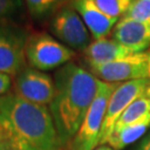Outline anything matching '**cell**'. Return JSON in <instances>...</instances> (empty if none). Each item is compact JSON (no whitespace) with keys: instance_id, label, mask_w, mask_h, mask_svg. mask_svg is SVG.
I'll use <instances>...</instances> for the list:
<instances>
[{"instance_id":"1","label":"cell","mask_w":150,"mask_h":150,"mask_svg":"<svg viewBox=\"0 0 150 150\" xmlns=\"http://www.w3.org/2000/svg\"><path fill=\"white\" fill-rule=\"evenodd\" d=\"M0 129L10 150H60L59 137L47 106L15 92L0 97Z\"/></svg>"},{"instance_id":"2","label":"cell","mask_w":150,"mask_h":150,"mask_svg":"<svg viewBox=\"0 0 150 150\" xmlns=\"http://www.w3.org/2000/svg\"><path fill=\"white\" fill-rule=\"evenodd\" d=\"M54 93L49 110L62 147L68 146L86 117L98 91L99 79L75 62L64 64L54 77Z\"/></svg>"},{"instance_id":"3","label":"cell","mask_w":150,"mask_h":150,"mask_svg":"<svg viewBox=\"0 0 150 150\" xmlns=\"http://www.w3.org/2000/svg\"><path fill=\"white\" fill-rule=\"evenodd\" d=\"M76 51L47 32H35L28 39L26 58L30 67L40 71L61 68L71 62Z\"/></svg>"},{"instance_id":"4","label":"cell","mask_w":150,"mask_h":150,"mask_svg":"<svg viewBox=\"0 0 150 150\" xmlns=\"http://www.w3.org/2000/svg\"><path fill=\"white\" fill-rule=\"evenodd\" d=\"M117 86L118 83L99 80L96 97L87 111L80 128L69 144L70 150H93L98 147L108 102Z\"/></svg>"},{"instance_id":"5","label":"cell","mask_w":150,"mask_h":150,"mask_svg":"<svg viewBox=\"0 0 150 150\" xmlns=\"http://www.w3.org/2000/svg\"><path fill=\"white\" fill-rule=\"evenodd\" d=\"M30 33L17 22L0 23V72L17 76L26 67V47Z\"/></svg>"},{"instance_id":"6","label":"cell","mask_w":150,"mask_h":150,"mask_svg":"<svg viewBox=\"0 0 150 150\" xmlns=\"http://www.w3.org/2000/svg\"><path fill=\"white\" fill-rule=\"evenodd\" d=\"M49 30L56 39L75 51H85L92 42L90 32L72 2L62 6L52 15Z\"/></svg>"},{"instance_id":"7","label":"cell","mask_w":150,"mask_h":150,"mask_svg":"<svg viewBox=\"0 0 150 150\" xmlns=\"http://www.w3.org/2000/svg\"><path fill=\"white\" fill-rule=\"evenodd\" d=\"M89 71L97 79L110 83L150 79V51L102 64H90Z\"/></svg>"},{"instance_id":"8","label":"cell","mask_w":150,"mask_h":150,"mask_svg":"<svg viewBox=\"0 0 150 150\" xmlns=\"http://www.w3.org/2000/svg\"><path fill=\"white\" fill-rule=\"evenodd\" d=\"M149 86L150 79H138L118 83L108 102L98 146L107 145L120 116L137 98L145 93Z\"/></svg>"},{"instance_id":"9","label":"cell","mask_w":150,"mask_h":150,"mask_svg":"<svg viewBox=\"0 0 150 150\" xmlns=\"http://www.w3.org/2000/svg\"><path fill=\"white\" fill-rule=\"evenodd\" d=\"M13 90L17 96L32 103L49 106L54 93V81L50 75L32 67H25L15 76Z\"/></svg>"},{"instance_id":"10","label":"cell","mask_w":150,"mask_h":150,"mask_svg":"<svg viewBox=\"0 0 150 150\" xmlns=\"http://www.w3.org/2000/svg\"><path fill=\"white\" fill-rule=\"evenodd\" d=\"M111 37L136 54L145 52L150 47V22L137 21L123 16L112 29Z\"/></svg>"},{"instance_id":"11","label":"cell","mask_w":150,"mask_h":150,"mask_svg":"<svg viewBox=\"0 0 150 150\" xmlns=\"http://www.w3.org/2000/svg\"><path fill=\"white\" fill-rule=\"evenodd\" d=\"M72 6L80 15L93 40L107 38L119 20L105 15L92 0H74Z\"/></svg>"},{"instance_id":"12","label":"cell","mask_w":150,"mask_h":150,"mask_svg":"<svg viewBox=\"0 0 150 150\" xmlns=\"http://www.w3.org/2000/svg\"><path fill=\"white\" fill-rule=\"evenodd\" d=\"M134 50L122 46L116 40L103 38L99 40H93L83 51L88 66L90 64H102L111 61L127 58L134 54Z\"/></svg>"},{"instance_id":"13","label":"cell","mask_w":150,"mask_h":150,"mask_svg":"<svg viewBox=\"0 0 150 150\" xmlns=\"http://www.w3.org/2000/svg\"><path fill=\"white\" fill-rule=\"evenodd\" d=\"M150 128V117L142 119L140 121L129 125L125 128L113 131L108 140L107 145L112 147L115 150H121L129 145L139 140L142 136L147 134V130Z\"/></svg>"},{"instance_id":"14","label":"cell","mask_w":150,"mask_h":150,"mask_svg":"<svg viewBox=\"0 0 150 150\" xmlns=\"http://www.w3.org/2000/svg\"><path fill=\"white\" fill-rule=\"evenodd\" d=\"M74 0H25V5L33 20H43L52 17L62 6Z\"/></svg>"},{"instance_id":"15","label":"cell","mask_w":150,"mask_h":150,"mask_svg":"<svg viewBox=\"0 0 150 150\" xmlns=\"http://www.w3.org/2000/svg\"><path fill=\"white\" fill-rule=\"evenodd\" d=\"M100 10L111 18L120 19L128 11L132 0H92Z\"/></svg>"},{"instance_id":"16","label":"cell","mask_w":150,"mask_h":150,"mask_svg":"<svg viewBox=\"0 0 150 150\" xmlns=\"http://www.w3.org/2000/svg\"><path fill=\"white\" fill-rule=\"evenodd\" d=\"M25 7V0H0V23L16 22Z\"/></svg>"},{"instance_id":"17","label":"cell","mask_w":150,"mask_h":150,"mask_svg":"<svg viewBox=\"0 0 150 150\" xmlns=\"http://www.w3.org/2000/svg\"><path fill=\"white\" fill-rule=\"evenodd\" d=\"M125 17L137 21L150 22V0H132Z\"/></svg>"},{"instance_id":"18","label":"cell","mask_w":150,"mask_h":150,"mask_svg":"<svg viewBox=\"0 0 150 150\" xmlns=\"http://www.w3.org/2000/svg\"><path fill=\"white\" fill-rule=\"evenodd\" d=\"M11 85H12L11 76L0 72V97L6 95L9 91V89L11 88Z\"/></svg>"},{"instance_id":"19","label":"cell","mask_w":150,"mask_h":150,"mask_svg":"<svg viewBox=\"0 0 150 150\" xmlns=\"http://www.w3.org/2000/svg\"><path fill=\"white\" fill-rule=\"evenodd\" d=\"M136 150H150V131H148L145 134L144 139L139 142Z\"/></svg>"},{"instance_id":"20","label":"cell","mask_w":150,"mask_h":150,"mask_svg":"<svg viewBox=\"0 0 150 150\" xmlns=\"http://www.w3.org/2000/svg\"><path fill=\"white\" fill-rule=\"evenodd\" d=\"M0 150H10L9 149V146L7 144V140H6L5 136L2 134L1 129H0Z\"/></svg>"},{"instance_id":"21","label":"cell","mask_w":150,"mask_h":150,"mask_svg":"<svg viewBox=\"0 0 150 150\" xmlns=\"http://www.w3.org/2000/svg\"><path fill=\"white\" fill-rule=\"evenodd\" d=\"M93 150H115V149H113L112 147H110L109 145H101L96 147Z\"/></svg>"}]
</instances>
